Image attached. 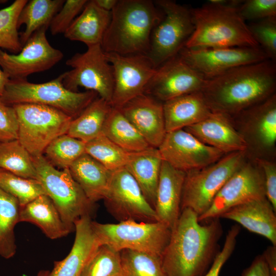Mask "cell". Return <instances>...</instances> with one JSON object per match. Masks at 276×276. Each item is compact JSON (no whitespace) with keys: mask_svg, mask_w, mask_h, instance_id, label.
<instances>
[{"mask_svg":"<svg viewBox=\"0 0 276 276\" xmlns=\"http://www.w3.org/2000/svg\"><path fill=\"white\" fill-rule=\"evenodd\" d=\"M37 180L51 199L64 222L71 232L75 222L84 216L92 218L96 203L90 201L73 178L69 169H58L43 156H32Z\"/></svg>","mask_w":276,"mask_h":276,"instance_id":"8992f818","label":"cell"},{"mask_svg":"<svg viewBox=\"0 0 276 276\" xmlns=\"http://www.w3.org/2000/svg\"><path fill=\"white\" fill-rule=\"evenodd\" d=\"M162 162L158 148L150 147L143 151L130 152L125 167L153 209Z\"/></svg>","mask_w":276,"mask_h":276,"instance_id":"4316f807","label":"cell"},{"mask_svg":"<svg viewBox=\"0 0 276 276\" xmlns=\"http://www.w3.org/2000/svg\"><path fill=\"white\" fill-rule=\"evenodd\" d=\"M20 222L36 225L48 238L53 240L64 237L72 232L51 199L45 194L20 207Z\"/></svg>","mask_w":276,"mask_h":276,"instance_id":"83f0119b","label":"cell"},{"mask_svg":"<svg viewBox=\"0 0 276 276\" xmlns=\"http://www.w3.org/2000/svg\"><path fill=\"white\" fill-rule=\"evenodd\" d=\"M259 46L270 60L276 59V16L266 18L247 25Z\"/></svg>","mask_w":276,"mask_h":276,"instance_id":"60d3db41","label":"cell"},{"mask_svg":"<svg viewBox=\"0 0 276 276\" xmlns=\"http://www.w3.org/2000/svg\"><path fill=\"white\" fill-rule=\"evenodd\" d=\"M264 197L266 193L262 170L255 160L247 158L221 188L209 209L198 217V221L220 218L224 213L237 205Z\"/></svg>","mask_w":276,"mask_h":276,"instance_id":"4fadbf2b","label":"cell"},{"mask_svg":"<svg viewBox=\"0 0 276 276\" xmlns=\"http://www.w3.org/2000/svg\"><path fill=\"white\" fill-rule=\"evenodd\" d=\"M276 211L266 197L237 205L220 217L237 222L249 231L267 238L276 246Z\"/></svg>","mask_w":276,"mask_h":276,"instance_id":"cb8c5ba5","label":"cell"},{"mask_svg":"<svg viewBox=\"0 0 276 276\" xmlns=\"http://www.w3.org/2000/svg\"><path fill=\"white\" fill-rule=\"evenodd\" d=\"M246 159L245 152H232L205 167L186 172L181 211L188 208L198 216L204 214L221 188Z\"/></svg>","mask_w":276,"mask_h":276,"instance_id":"52a82bcc","label":"cell"},{"mask_svg":"<svg viewBox=\"0 0 276 276\" xmlns=\"http://www.w3.org/2000/svg\"><path fill=\"white\" fill-rule=\"evenodd\" d=\"M91 227L101 245H107L118 251L130 249L160 257L171 233L167 225L159 221L127 220L101 223L92 220Z\"/></svg>","mask_w":276,"mask_h":276,"instance_id":"ba28073f","label":"cell"},{"mask_svg":"<svg viewBox=\"0 0 276 276\" xmlns=\"http://www.w3.org/2000/svg\"><path fill=\"white\" fill-rule=\"evenodd\" d=\"M205 81L178 54L156 68L144 93L164 103L201 91Z\"/></svg>","mask_w":276,"mask_h":276,"instance_id":"d6986e66","label":"cell"},{"mask_svg":"<svg viewBox=\"0 0 276 276\" xmlns=\"http://www.w3.org/2000/svg\"><path fill=\"white\" fill-rule=\"evenodd\" d=\"M203 144L224 154L245 152L246 145L235 128L230 117L212 113L201 122L184 128Z\"/></svg>","mask_w":276,"mask_h":276,"instance_id":"7402d4cb","label":"cell"},{"mask_svg":"<svg viewBox=\"0 0 276 276\" xmlns=\"http://www.w3.org/2000/svg\"><path fill=\"white\" fill-rule=\"evenodd\" d=\"M241 276H271V274L261 255L256 257L250 265L243 271Z\"/></svg>","mask_w":276,"mask_h":276,"instance_id":"7dc6e473","label":"cell"},{"mask_svg":"<svg viewBox=\"0 0 276 276\" xmlns=\"http://www.w3.org/2000/svg\"><path fill=\"white\" fill-rule=\"evenodd\" d=\"M72 67L62 74V83L67 89L78 91L83 87L96 92L111 103L113 89V73L101 44L87 47L83 53H76L66 61Z\"/></svg>","mask_w":276,"mask_h":276,"instance_id":"7c38bea8","label":"cell"},{"mask_svg":"<svg viewBox=\"0 0 276 276\" xmlns=\"http://www.w3.org/2000/svg\"><path fill=\"white\" fill-rule=\"evenodd\" d=\"M103 200L108 212L119 222L157 221L154 209L147 201L138 183L125 168L112 172L108 190Z\"/></svg>","mask_w":276,"mask_h":276,"instance_id":"9a60e30c","label":"cell"},{"mask_svg":"<svg viewBox=\"0 0 276 276\" xmlns=\"http://www.w3.org/2000/svg\"><path fill=\"white\" fill-rule=\"evenodd\" d=\"M111 107L109 102L97 97L72 120L66 134L85 143L93 140L102 134Z\"/></svg>","mask_w":276,"mask_h":276,"instance_id":"f546056e","label":"cell"},{"mask_svg":"<svg viewBox=\"0 0 276 276\" xmlns=\"http://www.w3.org/2000/svg\"><path fill=\"white\" fill-rule=\"evenodd\" d=\"M242 1L226 4L208 3L191 9L194 30L187 48L258 47L247 24L239 14Z\"/></svg>","mask_w":276,"mask_h":276,"instance_id":"277c9868","label":"cell"},{"mask_svg":"<svg viewBox=\"0 0 276 276\" xmlns=\"http://www.w3.org/2000/svg\"><path fill=\"white\" fill-rule=\"evenodd\" d=\"M17 140L32 156L42 155L49 144L66 134L73 119L52 107L31 103L16 104Z\"/></svg>","mask_w":276,"mask_h":276,"instance_id":"9c48e42d","label":"cell"},{"mask_svg":"<svg viewBox=\"0 0 276 276\" xmlns=\"http://www.w3.org/2000/svg\"><path fill=\"white\" fill-rule=\"evenodd\" d=\"M27 0H16L6 8L0 10V49L14 54L22 49L18 31L19 13Z\"/></svg>","mask_w":276,"mask_h":276,"instance_id":"74e56055","label":"cell"},{"mask_svg":"<svg viewBox=\"0 0 276 276\" xmlns=\"http://www.w3.org/2000/svg\"><path fill=\"white\" fill-rule=\"evenodd\" d=\"M85 153V143L66 133L51 142L43 155L56 168L65 169Z\"/></svg>","mask_w":276,"mask_h":276,"instance_id":"e575fe53","label":"cell"},{"mask_svg":"<svg viewBox=\"0 0 276 276\" xmlns=\"http://www.w3.org/2000/svg\"><path fill=\"white\" fill-rule=\"evenodd\" d=\"M85 153L113 172L125 168L129 153L103 134L85 143Z\"/></svg>","mask_w":276,"mask_h":276,"instance_id":"d590c367","label":"cell"},{"mask_svg":"<svg viewBox=\"0 0 276 276\" xmlns=\"http://www.w3.org/2000/svg\"><path fill=\"white\" fill-rule=\"evenodd\" d=\"M240 231L239 225L232 226L226 236L222 249L217 253L209 270L203 276H219L222 266L234 250Z\"/></svg>","mask_w":276,"mask_h":276,"instance_id":"ee69618b","label":"cell"},{"mask_svg":"<svg viewBox=\"0 0 276 276\" xmlns=\"http://www.w3.org/2000/svg\"><path fill=\"white\" fill-rule=\"evenodd\" d=\"M50 271L48 270H40L37 274L36 276H50Z\"/></svg>","mask_w":276,"mask_h":276,"instance_id":"816d5d0a","label":"cell"},{"mask_svg":"<svg viewBox=\"0 0 276 276\" xmlns=\"http://www.w3.org/2000/svg\"><path fill=\"white\" fill-rule=\"evenodd\" d=\"M163 109L167 132L197 124L213 113L200 91L167 101Z\"/></svg>","mask_w":276,"mask_h":276,"instance_id":"d4e9b609","label":"cell"},{"mask_svg":"<svg viewBox=\"0 0 276 276\" xmlns=\"http://www.w3.org/2000/svg\"><path fill=\"white\" fill-rule=\"evenodd\" d=\"M18 121L14 108L0 100V142L17 140Z\"/></svg>","mask_w":276,"mask_h":276,"instance_id":"f6af8a7d","label":"cell"},{"mask_svg":"<svg viewBox=\"0 0 276 276\" xmlns=\"http://www.w3.org/2000/svg\"><path fill=\"white\" fill-rule=\"evenodd\" d=\"M102 134L128 152L143 151L151 147L120 110L112 107Z\"/></svg>","mask_w":276,"mask_h":276,"instance_id":"4dcf8cb0","label":"cell"},{"mask_svg":"<svg viewBox=\"0 0 276 276\" xmlns=\"http://www.w3.org/2000/svg\"><path fill=\"white\" fill-rule=\"evenodd\" d=\"M270 273L276 276V246L271 245L267 247L262 254Z\"/></svg>","mask_w":276,"mask_h":276,"instance_id":"c3c4849f","label":"cell"},{"mask_svg":"<svg viewBox=\"0 0 276 276\" xmlns=\"http://www.w3.org/2000/svg\"><path fill=\"white\" fill-rule=\"evenodd\" d=\"M118 0H94L96 4L102 9L111 12Z\"/></svg>","mask_w":276,"mask_h":276,"instance_id":"681fc988","label":"cell"},{"mask_svg":"<svg viewBox=\"0 0 276 276\" xmlns=\"http://www.w3.org/2000/svg\"><path fill=\"white\" fill-rule=\"evenodd\" d=\"M69 170L73 178L90 201L96 203L104 199L108 190L112 172L86 153L71 166Z\"/></svg>","mask_w":276,"mask_h":276,"instance_id":"f1b7e54d","label":"cell"},{"mask_svg":"<svg viewBox=\"0 0 276 276\" xmlns=\"http://www.w3.org/2000/svg\"><path fill=\"white\" fill-rule=\"evenodd\" d=\"M9 78L0 67V97L2 96Z\"/></svg>","mask_w":276,"mask_h":276,"instance_id":"f907efd6","label":"cell"},{"mask_svg":"<svg viewBox=\"0 0 276 276\" xmlns=\"http://www.w3.org/2000/svg\"><path fill=\"white\" fill-rule=\"evenodd\" d=\"M49 27H43L34 33L17 54L0 49V67L9 79H26L29 75L47 71L61 60L62 52L47 39Z\"/></svg>","mask_w":276,"mask_h":276,"instance_id":"2e32d148","label":"cell"},{"mask_svg":"<svg viewBox=\"0 0 276 276\" xmlns=\"http://www.w3.org/2000/svg\"><path fill=\"white\" fill-rule=\"evenodd\" d=\"M118 109L150 146L156 148L159 147L167 133L163 103L143 93Z\"/></svg>","mask_w":276,"mask_h":276,"instance_id":"ffe728a7","label":"cell"},{"mask_svg":"<svg viewBox=\"0 0 276 276\" xmlns=\"http://www.w3.org/2000/svg\"><path fill=\"white\" fill-rule=\"evenodd\" d=\"M241 17L244 21H258L276 16L275 0H246L238 6Z\"/></svg>","mask_w":276,"mask_h":276,"instance_id":"7bdbcfd3","label":"cell"},{"mask_svg":"<svg viewBox=\"0 0 276 276\" xmlns=\"http://www.w3.org/2000/svg\"><path fill=\"white\" fill-rule=\"evenodd\" d=\"M275 62L240 66L206 80L200 91L213 113L230 117L275 94Z\"/></svg>","mask_w":276,"mask_h":276,"instance_id":"7a4b0ae2","label":"cell"},{"mask_svg":"<svg viewBox=\"0 0 276 276\" xmlns=\"http://www.w3.org/2000/svg\"><path fill=\"white\" fill-rule=\"evenodd\" d=\"M81 276H123L120 251L100 245Z\"/></svg>","mask_w":276,"mask_h":276,"instance_id":"ab89813d","label":"cell"},{"mask_svg":"<svg viewBox=\"0 0 276 276\" xmlns=\"http://www.w3.org/2000/svg\"><path fill=\"white\" fill-rule=\"evenodd\" d=\"M62 78V74L42 83H31L26 79H9L0 100L11 106L31 103L52 107L74 119L99 96L91 90H70L64 86Z\"/></svg>","mask_w":276,"mask_h":276,"instance_id":"5b68a950","label":"cell"},{"mask_svg":"<svg viewBox=\"0 0 276 276\" xmlns=\"http://www.w3.org/2000/svg\"><path fill=\"white\" fill-rule=\"evenodd\" d=\"M120 252L123 276H165L160 256L130 249Z\"/></svg>","mask_w":276,"mask_h":276,"instance_id":"8d00e7d4","label":"cell"},{"mask_svg":"<svg viewBox=\"0 0 276 276\" xmlns=\"http://www.w3.org/2000/svg\"><path fill=\"white\" fill-rule=\"evenodd\" d=\"M157 148L163 161L185 172L205 167L225 154L183 129L167 132Z\"/></svg>","mask_w":276,"mask_h":276,"instance_id":"ac0fdd59","label":"cell"},{"mask_svg":"<svg viewBox=\"0 0 276 276\" xmlns=\"http://www.w3.org/2000/svg\"><path fill=\"white\" fill-rule=\"evenodd\" d=\"M86 0H66L50 24L53 35L64 33L76 16L82 10L87 3Z\"/></svg>","mask_w":276,"mask_h":276,"instance_id":"b9f144b4","label":"cell"},{"mask_svg":"<svg viewBox=\"0 0 276 276\" xmlns=\"http://www.w3.org/2000/svg\"><path fill=\"white\" fill-rule=\"evenodd\" d=\"M0 188L15 197L20 207L38 196L45 194L38 180L26 178L1 168Z\"/></svg>","mask_w":276,"mask_h":276,"instance_id":"f35d334b","label":"cell"},{"mask_svg":"<svg viewBox=\"0 0 276 276\" xmlns=\"http://www.w3.org/2000/svg\"><path fill=\"white\" fill-rule=\"evenodd\" d=\"M255 160L261 168L264 179L266 197L276 211V162L264 159Z\"/></svg>","mask_w":276,"mask_h":276,"instance_id":"bcb514c9","label":"cell"},{"mask_svg":"<svg viewBox=\"0 0 276 276\" xmlns=\"http://www.w3.org/2000/svg\"><path fill=\"white\" fill-rule=\"evenodd\" d=\"M91 217L84 216L75 224L73 246L63 259L55 261L50 276H81L101 245L91 227Z\"/></svg>","mask_w":276,"mask_h":276,"instance_id":"44dd1931","label":"cell"},{"mask_svg":"<svg viewBox=\"0 0 276 276\" xmlns=\"http://www.w3.org/2000/svg\"><path fill=\"white\" fill-rule=\"evenodd\" d=\"M110 19L111 12L99 7L94 0L87 1L81 13L64 33V37L87 47L101 44Z\"/></svg>","mask_w":276,"mask_h":276,"instance_id":"484cf974","label":"cell"},{"mask_svg":"<svg viewBox=\"0 0 276 276\" xmlns=\"http://www.w3.org/2000/svg\"><path fill=\"white\" fill-rule=\"evenodd\" d=\"M64 0H31L21 10L17 20L19 28L25 25V30L19 34L22 47L32 34L44 26H50L54 16L63 5Z\"/></svg>","mask_w":276,"mask_h":276,"instance_id":"1f68e13d","label":"cell"},{"mask_svg":"<svg viewBox=\"0 0 276 276\" xmlns=\"http://www.w3.org/2000/svg\"><path fill=\"white\" fill-rule=\"evenodd\" d=\"M162 17L152 30L147 55L156 68L177 55L194 30L191 9L171 0H157Z\"/></svg>","mask_w":276,"mask_h":276,"instance_id":"30bf717a","label":"cell"},{"mask_svg":"<svg viewBox=\"0 0 276 276\" xmlns=\"http://www.w3.org/2000/svg\"><path fill=\"white\" fill-rule=\"evenodd\" d=\"M198 217L190 209L181 211L160 257L165 276H203L212 265L222 234L220 218L201 224Z\"/></svg>","mask_w":276,"mask_h":276,"instance_id":"6da1fadb","label":"cell"},{"mask_svg":"<svg viewBox=\"0 0 276 276\" xmlns=\"http://www.w3.org/2000/svg\"><path fill=\"white\" fill-rule=\"evenodd\" d=\"M161 17L152 1L118 0L101 44L103 50L123 55H147L152 30Z\"/></svg>","mask_w":276,"mask_h":276,"instance_id":"3957f363","label":"cell"},{"mask_svg":"<svg viewBox=\"0 0 276 276\" xmlns=\"http://www.w3.org/2000/svg\"><path fill=\"white\" fill-rule=\"evenodd\" d=\"M113 73L112 107L119 108L134 97L144 93L156 68L146 54L123 55L105 53Z\"/></svg>","mask_w":276,"mask_h":276,"instance_id":"e0dca14e","label":"cell"},{"mask_svg":"<svg viewBox=\"0 0 276 276\" xmlns=\"http://www.w3.org/2000/svg\"><path fill=\"white\" fill-rule=\"evenodd\" d=\"M18 200L0 188V257L9 259L16 252L15 227L19 222Z\"/></svg>","mask_w":276,"mask_h":276,"instance_id":"d6a6232c","label":"cell"},{"mask_svg":"<svg viewBox=\"0 0 276 276\" xmlns=\"http://www.w3.org/2000/svg\"><path fill=\"white\" fill-rule=\"evenodd\" d=\"M0 168L26 178L37 179L32 156L17 140L0 142Z\"/></svg>","mask_w":276,"mask_h":276,"instance_id":"836d02e7","label":"cell"},{"mask_svg":"<svg viewBox=\"0 0 276 276\" xmlns=\"http://www.w3.org/2000/svg\"><path fill=\"white\" fill-rule=\"evenodd\" d=\"M186 172L163 160L154 209L157 221L171 229L181 213L180 204Z\"/></svg>","mask_w":276,"mask_h":276,"instance_id":"603a6c76","label":"cell"},{"mask_svg":"<svg viewBox=\"0 0 276 276\" xmlns=\"http://www.w3.org/2000/svg\"><path fill=\"white\" fill-rule=\"evenodd\" d=\"M178 55L204 79L235 67L269 59L260 47L183 48Z\"/></svg>","mask_w":276,"mask_h":276,"instance_id":"5bb4252c","label":"cell"},{"mask_svg":"<svg viewBox=\"0 0 276 276\" xmlns=\"http://www.w3.org/2000/svg\"><path fill=\"white\" fill-rule=\"evenodd\" d=\"M230 118L246 143L247 158L275 160L276 94Z\"/></svg>","mask_w":276,"mask_h":276,"instance_id":"8fae6325","label":"cell"}]
</instances>
